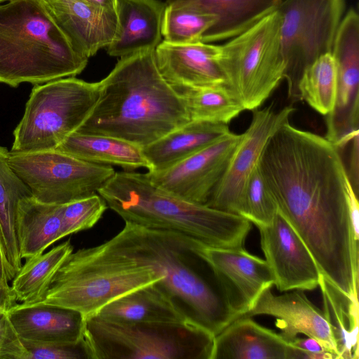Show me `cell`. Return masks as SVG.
Here are the masks:
<instances>
[{"label":"cell","mask_w":359,"mask_h":359,"mask_svg":"<svg viewBox=\"0 0 359 359\" xmlns=\"http://www.w3.org/2000/svg\"><path fill=\"white\" fill-rule=\"evenodd\" d=\"M339 148L285 122L265 145L258 168L278 211L304 242L320 273L342 291L358 279V239Z\"/></svg>","instance_id":"1"},{"label":"cell","mask_w":359,"mask_h":359,"mask_svg":"<svg viewBox=\"0 0 359 359\" xmlns=\"http://www.w3.org/2000/svg\"><path fill=\"white\" fill-rule=\"evenodd\" d=\"M103 244L163 276L157 283L190 323L215 336L238 318L224 283L199 252L203 244L197 241L126 222L121 231Z\"/></svg>","instance_id":"2"},{"label":"cell","mask_w":359,"mask_h":359,"mask_svg":"<svg viewBox=\"0 0 359 359\" xmlns=\"http://www.w3.org/2000/svg\"><path fill=\"white\" fill-rule=\"evenodd\" d=\"M190 121L184 99L161 75L152 49L121 57L100 81L97 102L76 132L142 148Z\"/></svg>","instance_id":"3"},{"label":"cell","mask_w":359,"mask_h":359,"mask_svg":"<svg viewBox=\"0 0 359 359\" xmlns=\"http://www.w3.org/2000/svg\"><path fill=\"white\" fill-rule=\"evenodd\" d=\"M97 194L125 222L177 232L208 247L243 248L251 229L243 217L180 198L146 173L116 172Z\"/></svg>","instance_id":"4"},{"label":"cell","mask_w":359,"mask_h":359,"mask_svg":"<svg viewBox=\"0 0 359 359\" xmlns=\"http://www.w3.org/2000/svg\"><path fill=\"white\" fill-rule=\"evenodd\" d=\"M88 60L74 48L43 0L0 5V83L18 87L74 76Z\"/></svg>","instance_id":"5"},{"label":"cell","mask_w":359,"mask_h":359,"mask_svg":"<svg viewBox=\"0 0 359 359\" xmlns=\"http://www.w3.org/2000/svg\"><path fill=\"white\" fill-rule=\"evenodd\" d=\"M163 279L151 267L102 243L72 252L55 273L42 300L32 304L72 309L85 319L111 302Z\"/></svg>","instance_id":"6"},{"label":"cell","mask_w":359,"mask_h":359,"mask_svg":"<svg viewBox=\"0 0 359 359\" xmlns=\"http://www.w3.org/2000/svg\"><path fill=\"white\" fill-rule=\"evenodd\" d=\"M93 359H212L215 335L188 321L121 323L84 319Z\"/></svg>","instance_id":"7"},{"label":"cell","mask_w":359,"mask_h":359,"mask_svg":"<svg viewBox=\"0 0 359 359\" xmlns=\"http://www.w3.org/2000/svg\"><path fill=\"white\" fill-rule=\"evenodd\" d=\"M99 95L100 82H87L74 76L34 85L23 116L13 130L11 151L57 149L84 123Z\"/></svg>","instance_id":"8"},{"label":"cell","mask_w":359,"mask_h":359,"mask_svg":"<svg viewBox=\"0 0 359 359\" xmlns=\"http://www.w3.org/2000/svg\"><path fill=\"white\" fill-rule=\"evenodd\" d=\"M280 26L276 9L220 46L226 86L244 110L259 108L285 79Z\"/></svg>","instance_id":"9"},{"label":"cell","mask_w":359,"mask_h":359,"mask_svg":"<svg viewBox=\"0 0 359 359\" xmlns=\"http://www.w3.org/2000/svg\"><path fill=\"white\" fill-rule=\"evenodd\" d=\"M345 8V0H283L281 48L289 97H297V84L306 67L331 53Z\"/></svg>","instance_id":"10"},{"label":"cell","mask_w":359,"mask_h":359,"mask_svg":"<svg viewBox=\"0 0 359 359\" xmlns=\"http://www.w3.org/2000/svg\"><path fill=\"white\" fill-rule=\"evenodd\" d=\"M8 162L35 199L50 204L97 194L116 172L111 165L87 162L57 149L9 151Z\"/></svg>","instance_id":"11"},{"label":"cell","mask_w":359,"mask_h":359,"mask_svg":"<svg viewBox=\"0 0 359 359\" xmlns=\"http://www.w3.org/2000/svg\"><path fill=\"white\" fill-rule=\"evenodd\" d=\"M295 110L292 104L277 110L272 102L262 109L257 108L252 111L250 123L242 133L240 142L205 205L239 214L245 184L257 165L265 145L273 134L289 121Z\"/></svg>","instance_id":"12"},{"label":"cell","mask_w":359,"mask_h":359,"mask_svg":"<svg viewBox=\"0 0 359 359\" xmlns=\"http://www.w3.org/2000/svg\"><path fill=\"white\" fill-rule=\"evenodd\" d=\"M331 53L337 88L334 109L326 116L325 137L343 147L358 133L359 17L354 9L341 20Z\"/></svg>","instance_id":"13"},{"label":"cell","mask_w":359,"mask_h":359,"mask_svg":"<svg viewBox=\"0 0 359 359\" xmlns=\"http://www.w3.org/2000/svg\"><path fill=\"white\" fill-rule=\"evenodd\" d=\"M242 134L229 132L172 166L146 172L156 186L186 201L205 204Z\"/></svg>","instance_id":"14"},{"label":"cell","mask_w":359,"mask_h":359,"mask_svg":"<svg viewBox=\"0 0 359 359\" xmlns=\"http://www.w3.org/2000/svg\"><path fill=\"white\" fill-rule=\"evenodd\" d=\"M261 248L280 292L312 290L321 273L309 250L289 222L278 211L273 222L257 227Z\"/></svg>","instance_id":"15"},{"label":"cell","mask_w":359,"mask_h":359,"mask_svg":"<svg viewBox=\"0 0 359 359\" xmlns=\"http://www.w3.org/2000/svg\"><path fill=\"white\" fill-rule=\"evenodd\" d=\"M198 251L224 283L238 318L252 308L264 290L274 285L273 274L267 262L244 248L229 249L201 245Z\"/></svg>","instance_id":"16"},{"label":"cell","mask_w":359,"mask_h":359,"mask_svg":"<svg viewBox=\"0 0 359 359\" xmlns=\"http://www.w3.org/2000/svg\"><path fill=\"white\" fill-rule=\"evenodd\" d=\"M271 287L266 288L258 297L252 308L241 317L267 315L276 319L280 335L290 343L302 334L319 341L325 348L336 354L337 344L329 322L323 310L318 309L302 290L277 295Z\"/></svg>","instance_id":"17"},{"label":"cell","mask_w":359,"mask_h":359,"mask_svg":"<svg viewBox=\"0 0 359 359\" xmlns=\"http://www.w3.org/2000/svg\"><path fill=\"white\" fill-rule=\"evenodd\" d=\"M220 53L219 46L201 41L189 43L163 41L155 49L161 75L176 90L226 85Z\"/></svg>","instance_id":"18"},{"label":"cell","mask_w":359,"mask_h":359,"mask_svg":"<svg viewBox=\"0 0 359 359\" xmlns=\"http://www.w3.org/2000/svg\"><path fill=\"white\" fill-rule=\"evenodd\" d=\"M43 1L74 48L83 57L94 55L115 38L116 11L86 0Z\"/></svg>","instance_id":"19"},{"label":"cell","mask_w":359,"mask_h":359,"mask_svg":"<svg viewBox=\"0 0 359 359\" xmlns=\"http://www.w3.org/2000/svg\"><path fill=\"white\" fill-rule=\"evenodd\" d=\"M166 4L158 0H118V29L107 47L114 57L156 49L161 42Z\"/></svg>","instance_id":"20"},{"label":"cell","mask_w":359,"mask_h":359,"mask_svg":"<svg viewBox=\"0 0 359 359\" xmlns=\"http://www.w3.org/2000/svg\"><path fill=\"white\" fill-rule=\"evenodd\" d=\"M18 336L37 342H71L83 338L84 318L74 310L16 303L6 311Z\"/></svg>","instance_id":"21"},{"label":"cell","mask_w":359,"mask_h":359,"mask_svg":"<svg viewBox=\"0 0 359 359\" xmlns=\"http://www.w3.org/2000/svg\"><path fill=\"white\" fill-rule=\"evenodd\" d=\"M290 344L251 317H240L215 336L212 359H287Z\"/></svg>","instance_id":"22"},{"label":"cell","mask_w":359,"mask_h":359,"mask_svg":"<svg viewBox=\"0 0 359 359\" xmlns=\"http://www.w3.org/2000/svg\"><path fill=\"white\" fill-rule=\"evenodd\" d=\"M283 0H167L193 7L216 18L201 41L210 43L234 37L275 11Z\"/></svg>","instance_id":"23"},{"label":"cell","mask_w":359,"mask_h":359,"mask_svg":"<svg viewBox=\"0 0 359 359\" xmlns=\"http://www.w3.org/2000/svg\"><path fill=\"white\" fill-rule=\"evenodd\" d=\"M230 132L228 124L190 121L142 147L148 171L168 168L203 149Z\"/></svg>","instance_id":"24"},{"label":"cell","mask_w":359,"mask_h":359,"mask_svg":"<svg viewBox=\"0 0 359 359\" xmlns=\"http://www.w3.org/2000/svg\"><path fill=\"white\" fill-rule=\"evenodd\" d=\"M96 315L105 320L121 323L188 321L170 295L157 283L111 302Z\"/></svg>","instance_id":"25"},{"label":"cell","mask_w":359,"mask_h":359,"mask_svg":"<svg viewBox=\"0 0 359 359\" xmlns=\"http://www.w3.org/2000/svg\"><path fill=\"white\" fill-rule=\"evenodd\" d=\"M62 205L43 203L33 196L19 202L15 230L22 259L40 255L61 239Z\"/></svg>","instance_id":"26"},{"label":"cell","mask_w":359,"mask_h":359,"mask_svg":"<svg viewBox=\"0 0 359 359\" xmlns=\"http://www.w3.org/2000/svg\"><path fill=\"white\" fill-rule=\"evenodd\" d=\"M55 149L87 162L118 165L126 170L150 167L141 147L110 136L76 131Z\"/></svg>","instance_id":"27"},{"label":"cell","mask_w":359,"mask_h":359,"mask_svg":"<svg viewBox=\"0 0 359 359\" xmlns=\"http://www.w3.org/2000/svg\"><path fill=\"white\" fill-rule=\"evenodd\" d=\"M323 312L330 323L340 359H358V299L345 294L320 275Z\"/></svg>","instance_id":"28"},{"label":"cell","mask_w":359,"mask_h":359,"mask_svg":"<svg viewBox=\"0 0 359 359\" xmlns=\"http://www.w3.org/2000/svg\"><path fill=\"white\" fill-rule=\"evenodd\" d=\"M9 151L0 145V239L15 275L22 266L15 230L19 202L33 196L29 187L8 162Z\"/></svg>","instance_id":"29"},{"label":"cell","mask_w":359,"mask_h":359,"mask_svg":"<svg viewBox=\"0 0 359 359\" xmlns=\"http://www.w3.org/2000/svg\"><path fill=\"white\" fill-rule=\"evenodd\" d=\"M73 250L67 240L46 252L26 259L11 280L16 301L32 304L42 300L55 273Z\"/></svg>","instance_id":"30"},{"label":"cell","mask_w":359,"mask_h":359,"mask_svg":"<svg viewBox=\"0 0 359 359\" xmlns=\"http://www.w3.org/2000/svg\"><path fill=\"white\" fill-rule=\"evenodd\" d=\"M185 100L191 121L229 124L244 109L225 84L177 90Z\"/></svg>","instance_id":"31"},{"label":"cell","mask_w":359,"mask_h":359,"mask_svg":"<svg viewBox=\"0 0 359 359\" xmlns=\"http://www.w3.org/2000/svg\"><path fill=\"white\" fill-rule=\"evenodd\" d=\"M337 88L336 65L332 53H327L303 71L297 84V97L326 116L334 109Z\"/></svg>","instance_id":"32"},{"label":"cell","mask_w":359,"mask_h":359,"mask_svg":"<svg viewBox=\"0 0 359 359\" xmlns=\"http://www.w3.org/2000/svg\"><path fill=\"white\" fill-rule=\"evenodd\" d=\"M215 21L214 15L189 6L166 4L162 20L163 41L172 43L200 41L203 34Z\"/></svg>","instance_id":"33"},{"label":"cell","mask_w":359,"mask_h":359,"mask_svg":"<svg viewBox=\"0 0 359 359\" xmlns=\"http://www.w3.org/2000/svg\"><path fill=\"white\" fill-rule=\"evenodd\" d=\"M277 212L276 204L257 164L245 184L238 215L259 227L270 224Z\"/></svg>","instance_id":"34"},{"label":"cell","mask_w":359,"mask_h":359,"mask_svg":"<svg viewBox=\"0 0 359 359\" xmlns=\"http://www.w3.org/2000/svg\"><path fill=\"white\" fill-rule=\"evenodd\" d=\"M107 208L106 201L98 194L63 204L61 238L92 228Z\"/></svg>","instance_id":"35"},{"label":"cell","mask_w":359,"mask_h":359,"mask_svg":"<svg viewBox=\"0 0 359 359\" xmlns=\"http://www.w3.org/2000/svg\"><path fill=\"white\" fill-rule=\"evenodd\" d=\"M27 359H93L84 337L71 342H37L21 339Z\"/></svg>","instance_id":"36"},{"label":"cell","mask_w":359,"mask_h":359,"mask_svg":"<svg viewBox=\"0 0 359 359\" xmlns=\"http://www.w3.org/2000/svg\"><path fill=\"white\" fill-rule=\"evenodd\" d=\"M15 276L6 259L4 247L0 239V285L4 287L10 288L11 285L9 282L13 279Z\"/></svg>","instance_id":"37"},{"label":"cell","mask_w":359,"mask_h":359,"mask_svg":"<svg viewBox=\"0 0 359 359\" xmlns=\"http://www.w3.org/2000/svg\"><path fill=\"white\" fill-rule=\"evenodd\" d=\"M353 148L351 153V177H349L353 189L358 194V134L352 140Z\"/></svg>","instance_id":"38"},{"label":"cell","mask_w":359,"mask_h":359,"mask_svg":"<svg viewBox=\"0 0 359 359\" xmlns=\"http://www.w3.org/2000/svg\"><path fill=\"white\" fill-rule=\"evenodd\" d=\"M11 287L6 288L0 285V311H7L16 304Z\"/></svg>","instance_id":"39"},{"label":"cell","mask_w":359,"mask_h":359,"mask_svg":"<svg viewBox=\"0 0 359 359\" xmlns=\"http://www.w3.org/2000/svg\"><path fill=\"white\" fill-rule=\"evenodd\" d=\"M12 329L6 311H0V351Z\"/></svg>","instance_id":"40"},{"label":"cell","mask_w":359,"mask_h":359,"mask_svg":"<svg viewBox=\"0 0 359 359\" xmlns=\"http://www.w3.org/2000/svg\"><path fill=\"white\" fill-rule=\"evenodd\" d=\"M100 6L115 10L117 9L118 0H86Z\"/></svg>","instance_id":"41"},{"label":"cell","mask_w":359,"mask_h":359,"mask_svg":"<svg viewBox=\"0 0 359 359\" xmlns=\"http://www.w3.org/2000/svg\"><path fill=\"white\" fill-rule=\"evenodd\" d=\"M12 1V0H0V4L2 2H4V1Z\"/></svg>","instance_id":"42"}]
</instances>
